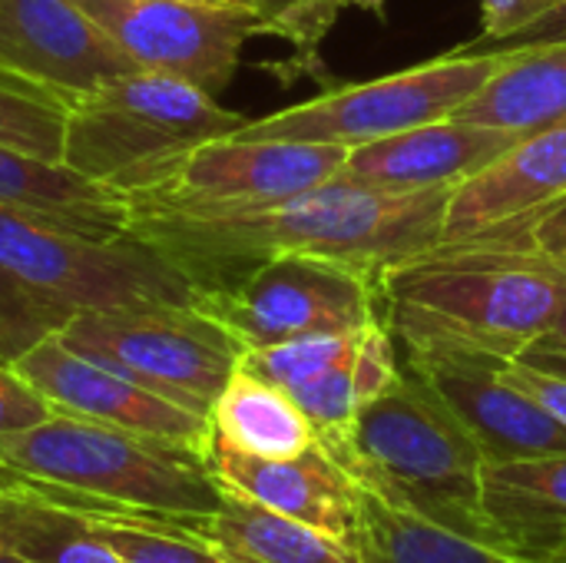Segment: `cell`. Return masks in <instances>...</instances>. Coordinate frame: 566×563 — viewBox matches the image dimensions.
<instances>
[{
	"instance_id": "11",
	"label": "cell",
	"mask_w": 566,
	"mask_h": 563,
	"mask_svg": "<svg viewBox=\"0 0 566 563\" xmlns=\"http://www.w3.org/2000/svg\"><path fill=\"white\" fill-rule=\"evenodd\" d=\"M139 70L182 76L222 93L239 70L242 46L262 33L245 7L199 0H73Z\"/></svg>"
},
{
	"instance_id": "24",
	"label": "cell",
	"mask_w": 566,
	"mask_h": 563,
	"mask_svg": "<svg viewBox=\"0 0 566 563\" xmlns=\"http://www.w3.org/2000/svg\"><path fill=\"white\" fill-rule=\"evenodd\" d=\"M484 504L517 551L566 531V455L488 465Z\"/></svg>"
},
{
	"instance_id": "26",
	"label": "cell",
	"mask_w": 566,
	"mask_h": 563,
	"mask_svg": "<svg viewBox=\"0 0 566 563\" xmlns=\"http://www.w3.org/2000/svg\"><path fill=\"white\" fill-rule=\"evenodd\" d=\"M365 329L305 335V338H292V342H282V345H269V348H249V352H242V365L249 372H255L259 378L292 392V388L312 382L315 375L328 372L332 365L345 362L358 348Z\"/></svg>"
},
{
	"instance_id": "31",
	"label": "cell",
	"mask_w": 566,
	"mask_h": 563,
	"mask_svg": "<svg viewBox=\"0 0 566 563\" xmlns=\"http://www.w3.org/2000/svg\"><path fill=\"white\" fill-rule=\"evenodd\" d=\"M501 375L517 385L521 392H527L534 402H541L557 421L566 425V378L564 375H554V372H541L534 365H524L517 358H507L501 365Z\"/></svg>"
},
{
	"instance_id": "1",
	"label": "cell",
	"mask_w": 566,
	"mask_h": 563,
	"mask_svg": "<svg viewBox=\"0 0 566 563\" xmlns=\"http://www.w3.org/2000/svg\"><path fill=\"white\" fill-rule=\"evenodd\" d=\"M451 189L388 192L342 176L292 199L226 216H133L129 232L199 289H219L275 256H325L378 272L444 242Z\"/></svg>"
},
{
	"instance_id": "17",
	"label": "cell",
	"mask_w": 566,
	"mask_h": 563,
	"mask_svg": "<svg viewBox=\"0 0 566 563\" xmlns=\"http://www.w3.org/2000/svg\"><path fill=\"white\" fill-rule=\"evenodd\" d=\"M206 465L222 488L239 491L282 518L312 524L345 541L352 538L358 481L318 441L295 458H252L209 438Z\"/></svg>"
},
{
	"instance_id": "40",
	"label": "cell",
	"mask_w": 566,
	"mask_h": 563,
	"mask_svg": "<svg viewBox=\"0 0 566 563\" xmlns=\"http://www.w3.org/2000/svg\"><path fill=\"white\" fill-rule=\"evenodd\" d=\"M0 563H27L23 557H17L10 548H3V541H0Z\"/></svg>"
},
{
	"instance_id": "7",
	"label": "cell",
	"mask_w": 566,
	"mask_h": 563,
	"mask_svg": "<svg viewBox=\"0 0 566 563\" xmlns=\"http://www.w3.org/2000/svg\"><path fill=\"white\" fill-rule=\"evenodd\" d=\"M56 335L73 352L202 418L245 352L196 305L80 309Z\"/></svg>"
},
{
	"instance_id": "41",
	"label": "cell",
	"mask_w": 566,
	"mask_h": 563,
	"mask_svg": "<svg viewBox=\"0 0 566 563\" xmlns=\"http://www.w3.org/2000/svg\"><path fill=\"white\" fill-rule=\"evenodd\" d=\"M229 561H232V563H255V561H245V557H239V554H229Z\"/></svg>"
},
{
	"instance_id": "35",
	"label": "cell",
	"mask_w": 566,
	"mask_h": 563,
	"mask_svg": "<svg viewBox=\"0 0 566 563\" xmlns=\"http://www.w3.org/2000/svg\"><path fill=\"white\" fill-rule=\"evenodd\" d=\"M517 561L521 563H566V531L527 548V551H517Z\"/></svg>"
},
{
	"instance_id": "10",
	"label": "cell",
	"mask_w": 566,
	"mask_h": 563,
	"mask_svg": "<svg viewBox=\"0 0 566 563\" xmlns=\"http://www.w3.org/2000/svg\"><path fill=\"white\" fill-rule=\"evenodd\" d=\"M192 305L245 352L378 322L375 272L325 256L265 259L219 289H199Z\"/></svg>"
},
{
	"instance_id": "25",
	"label": "cell",
	"mask_w": 566,
	"mask_h": 563,
	"mask_svg": "<svg viewBox=\"0 0 566 563\" xmlns=\"http://www.w3.org/2000/svg\"><path fill=\"white\" fill-rule=\"evenodd\" d=\"M66 100L0 66V146L60 163Z\"/></svg>"
},
{
	"instance_id": "28",
	"label": "cell",
	"mask_w": 566,
	"mask_h": 563,
	"mask_svg": "<svg viewBox=\"0 0 566 563\" xmlns=\"http://www.w3.org/2000/svg\"><path fill=\"white\" fill-rule=\"evenodd\" d=\"M345 7H358L368 13H385V0H302L289 17H282L272 30V37H282L295 46L298 60L305 66L318 63V46L325 40V33L332 30V23L338 20V13Z\"/></svg>"
},
{
	"instance_id": "12",
	"label": "cell",
	"mask_w": 566,
	"mask_h": 563,
	"mask_svg": "<svg viewBox=\"0 0 566 563\" xmlns=\"http://www.w3.org/2000/svg\"><path fill=\"white\" fill-rule=\"evenodd\" d=\"M398 355L454 411L488 465L566 455V425L501 375L507 358L451 348H401Z\"/></svg>"
},
{
	"instance_id": "16",
	"label": "cell",
	"mask_w": 566,
	"mask_h": 563,
	"mask_svg": "<svg viewBox=\"0 0 566 563\" xmlns=\"http://www.w3.org/2000/svg\"><path fill=\"white\" fill-rule=\"evenodd\" d=\"M517 139L521 136L478 126L461 116H444L375 143L352 146L338 176L388 192L454 189L504 156Z\"/></svg>"
},
{
	"instance_id": "33",
	"label": "cell",
	"mask_w": 566,
	"mask_h": 563,
	"mask_svg": "<svg viewBox=\"0 0 566 563\" xmlns=\"http://www.w3.org/2000/svg\"><path fill=\"white\" fill-rule=\"evenodd\" d=\"M517 362H524V365H534V368H541V372L564 375L566 378V345L564 342L541 338V342H534L531 348H524V352L517 355Z\"/></svg>"
},
{
	"instance_id": "37",
	"label": "cell",
	"mask_w": 566,
	"mask_h": 563,
	"mask_svg": "<svg viewBox=\"0 0 566 563\" xmlns=\"http://www.w3.org/2000/svg\"><path fill=\"white\" fill-rule=\"evenodd\" d=\"M544 338H554V342H564V345H566V309H564V312H560V319L554 322L551 335H544Z\"/></svg>"
},
{
	"instance_id": "20",
	"label": "cell",
	"mask_w": 566,
	"mask_h": 563,
	"mask_svg": "<svg viewBox=\"0 0 566 563\" xmlns=\"http://www.w3.org/2000/svg\"><path fill=\"white\" fill-rule=\"evenodd\" d=\"M352 548L365 563H521L517 554L464 538L358 484Z\"/></svg>"
},
{
	"instance_id": "4",
	"label": "cell",
	"mask_w": 566,
	"mask_h": 563,
	"mask_svg": "<svg viewBox=\"0 0 566 563\" xmlns=\"http://www.w3.org/2000/svg\"><path fill=\"white\" fill-rule=\"evenodd\" d=\"M0 465L56 491L182 521L212 518L222 504L206 451L63 411L36 428L0 435Z\"/></svg>"
},
{
	"instance_id": "29",
	"label": "cell",
	"mask_w": 566,
	"mask_h": 563,
	"mask_svg": "<svg viewBox=\"0 0 566 563\" xmlns=\"http://www.w3.org/2000/svg\"><path fill=\"white\" fill-rule=\"evenodd\" d=\"M50 415L53 405L10 362H0V435L36 428Z\"/></svg>"
},
{
	"instance_id": "6",
	"label": "cell",
	"mask_w": 566,
	"mask_h": 563,
	"mask_svg": "<svg viewBox=\"0 0 566 563\" xmlns=\"http://www.w3.org/2000/svg\"><path fill=\"white\" fill-rule=\"evenodd\" d=\"M0 269L70 312L196 302L182 269L139 236H73L10 202H0Z\"/></svg>"
},
{
	"instance_id": "39",
	"label": "cell",
	"mask_w": 566,
	"mask_h": 563,
	"mask_svg": "<svg viewBox=\"0 0 566 563\" xmlns=\"http://www.w3.org/2000/svg\"><path fill=\"white\" fill-rule=\"evenodd\" d=\"M17 481H20V475H13L10 468H3V465H0V491H3V488H10V484H17Z\"/></svg>"
},
{
	"instance_id": "36",
	"label": "cell",
	"mask_w": 566,
	"mask_h": 563,
	"mask_svg": "<svg viewBox=\"0 0 566 563\" xmlns=\"http://www.w3.org/2000/svg\"><path fill=\"white\" fill-rule=\"evenodd\" d=\"M298 3H302V0H252V7H255V13H259V20H262V33H272L275 23H279L282 17H289Z\"/></svg>"
},
{
	"instance_id": "27",
	"label": "cell",
	"mask_w": 566,
	"mask_h": 563,
	"mask_svg": "<svg viewBox=\"0 0 566 563\" xmlns=\"http://www.w3.org/2000/svg\"><path fill=\"white\" fill-rule=\"evenodd\" d=\"M73 312L36 295L0 269V362H17L40 338L53 335Z\"/></svg>"
},
{
	"instance_id": "8",
	"label": "cell",
	"mask_w": 566,
	"mask_h": 563,
	"mask_svg": "<svg viewBox=\"0 0 566 563\" xmlns=\"http://www.w3.org/2000/svg\"><path fill=\"white\" fill-rule=\"evenodd\" d=\"M507 50H454L378 80L332 86L305 103L245 119V126H239L235 133L338 143L352 149L454 116L458 106L507 63Z\"/></svg>"
},
{
	"instance_id": "3",
	"label": "cell",
	"mask_w": 566,
	"mask_h": 563,
	"mask_svg": "<svg viewBox=\"0 0 566 563\" xmlns=\"http://www.w3.org/2000/svg\"><path fill=\"white\" fill-rule=\"evenodd\" d=\"M484 455L434 388L401 362L398 382L355 421L345 471L464 538L517 554L484 504Z\"/></svg>"
},
{
	"instance_id": "13",
	"label": "cell",
	"mask_w": 566,
	"mask_h": 563,
	"mask_svg": "<svg viewBox=\"0 0 566 563\" xmlns=\"http://www.w3.org/2000/svg\"><path fill=\"white\" fill-rule=\"evenodd\" d=\"M10 365L53 405V411L206 451L209 418L73 352L56 332L40 338Z\"/></svg>"
},
{
	"instance_id": "22",
	"label": "cell",
	"mask_w": 566,
	"mask_h": 563,
	"mask_svg": "<svg viewBox=\"0 0 566 563\" xmlns=\"http://www.w3.org/2000/svg\"><path fill=\"white\" fill-rule=\"evenodd\" d=\"M209 438L252 458H295L315 445V428L285 388L239 362L209 408Z\"/></svg>"
},
{
	"instance_id": "2",
	"label": "cell",
	"mask_w": 566,
	"mask_h": 563,
	"mask_svg": "<svg viewBox=\"0 0 566 563\" xmlns=\"http://www.w3.org/2000/svg\"><path fill=\"white\" fill-rule=\"evenodd\" d=\"M375 299L398 348L517 358L566 309V259L531 229H501L381 265Z\"/></svg>"
},
{
	"instance_id": "23",
	"label": "cell",
	"mask_w": 566,
	"mask_h": 563,
	"mask_svg": "<svg viewBox=\"0 0 566 563\" xmlns=\"http://www.w3.org/2000/svg\"><path fill=\"white\" fill-rule=\"evenodd\" d=\"M0 541L27 563H126L83 511L27 478L0 491Z\"/></svg>"
},
{
	"instance_id": "21",
	"label": "cell",
	"mask_w": 566,
	"mask_h": 563,
	"mask_svg": "<svg viewBox=\"0 0 566 563\" xmlns=\"http://www.w3.org/2000/svg\"><path fill=\"white\" fill-rule=\"evenodd\" d=\"M189 528L219 551L255 563H365L352 541L282 518L229 488H222L219 511L212 518L189 521Z\"/></svg>"
},
{
	"instance_id": "15",
	"label": "cell",
	"mask_w": 566,
	"mask_h": 563,
	"mask_svg": "<svg viewBox=\"0 0 566 563\" xmlns=\"http://www.w3.org/2000/svg\"><path fill=\"white\" fill-rule=\"evenodd\" d=\"M560 206H566V119L521 136L504 156L451 189L444 242L531 229Z\"/></svg>"
},
{
	"instance_id": "30",
	"label": "cell",
	"mask_w": 566,
	"mask_h": 563,
	"mask_svg": "<svg viewBox=\"0 0 566 563\" xmlns=\"http://www.w3.org/2000/svg\"><path fill=\"white\" fill-rule=\"evenodd\" d=\"M566 40V0H524L517 27L491 50H521Z\"/></svg>"
},
{
	"instance_id": "34",
	"label": "cell",
	"mask_w": 566,
	"mask_h": 563,
	"mask_svg": "<svg viewBox=\"0 0 566 563\" xmlns=\"http://www.w3.org/2000/svg\"><path fill=\"white\" fill-rule=\"evenodd\" d=\"M531 236H534L547 252L566 259V206L547 212V216H541V219L531 226Z\"/></svg>"
},
{
	"instance_id": "19",
	"label": "cell",
	"mask_w": 566,
	"mask_h": 563,
	"mask_svg": "<svg viewBox=\"0 0 566 563\" xmlns=\"http://www.w3.org/2000/svg\"><path fill=\"white\" fill-rule=\"evenodd\" d=\"M507 63L468 96L454 116L511 136L566 119V40L507 50Z\"/></svg>"
},
{
	"instance_id": "5",
	"label": "cell",
	"mask_w": 566,
	"mask_h": 563,
	"mask_svg": "<svg viewBox=\"0 0 566 563\" xmlns=\"http://www.w3.org/2000/svg\"><path fill=\"white\" fill-rule=\"evenodd\" d=\"M245 116L202 86L153 73H119L66 106L60 166L126 196L156 179L186 149L229 136Z\"/></svg>"
},
{
	"instance_id": "32",
	"label": "cell",
	"mask_w": 566,
	"mask_h": 563,
	"mask_svg": "<svg viewBox=\"0 0 566 563\" xmlns=\"http://www.w3.org/2000/svg\"><path fill=\"white\" fill-rule=\"evenodd\" d=\"M521 10H524V0H481V13H484V27L481 33L458 46L464 53H478V50H491L494 43H501L521 20Z\"/></svg>"
},
{
	"instance_id": "9",
	"label": "cell",
	"mask_w": 566,
	"mask_h": 563,
	"mask_svg": "<svg viewBox=\"0 0 566 563\" xmlns=\"http://www.w3.org/2000/svg\"><path fill=\"white\" fill-rule=\"evenodd\" d=\"M348 146L229 133L186 149L143 189L126 192L133 216H226L308 192L342 173Z\"/></svg>"
},
{
	"instance_id": "38",
	"label": "cell",
	"mask_w": 566,
	"mask_h": 563,
	"mask_svg": "<svg viewBox=\"0 0 566 563\" xmlns=\"http://www.w3.org/2000/svg\"><path fill=\"white\" fill-rule=\"evenodd\" d=\"M199 3H219V7H245V10H255L252 0H199Z\"/></svg>"
},
{
	"instance_id": "14",
	"label": "cell",
	"mask_w": 566,
	"mask_h": 563,
	"mask_svg": "<svg viewBox=\"0 0 566 563\" xmlns=\"http://www.w3.org/2000/svg\"><path fill=\"white\" fill-rule=\"evenodd\" d=\"M0 66L56 93L66 106L139 70L73 0H0Z\"/></svg>"
},
{
	"instance_id": "18",
	"label": "cell",
	"mask_w": 566,
	"mask_h": 563,
	"mask_svg": "<svg viewBox=\"0 0 566 563\" xmlns=\"http://www.w3.org/2000/svg\"><path fill=\"white\" fill-rule=\"evenodd\" d=\"M0 202L40 212L86 239H119L129 232V206L119 192L7 146H0Z\"/></svg>"
}]
</instances>
